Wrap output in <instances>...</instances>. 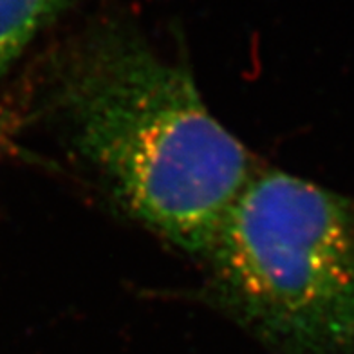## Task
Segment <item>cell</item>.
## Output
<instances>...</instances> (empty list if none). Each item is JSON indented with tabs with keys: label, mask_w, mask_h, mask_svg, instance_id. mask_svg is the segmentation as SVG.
Masks as SVG:
<instances>
[{
	"label": "cell",
	"mask_w": 354,
	"mask_h": 354,
	"mask_svg": "<svg viewBox=\"0 0 354 354\" xmlns=\"http://www.w3.org/2000/svg\"><path fill=\"white\" fill-rule=\"evenodd\" d=\"M223 309L279 354H354V205L259 170L205 255Z\"/></svg>",
	"instance_id": "cell-2"
},
{
	"label": "cell",
	"mask_w": 354,
	"mask_h": 354,
	"mask_svg": "<svg viewBox=\"0 0 354 354\" xmlns=\"http://www.w3.org/2000/svg\"><path fill=\"white\" fill-rule=\"evenodd\" d=\"M51 103L120 205L205 257L261 168L206 107L185 67L122 22L85 29L53 56Z\"/></svg>",
	"instance_id": "cell-1"
}]
</instances>
